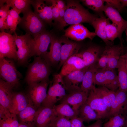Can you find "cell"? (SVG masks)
I'll list each match as a JSON object with an SVG mask.
<instances>
[{
	"instance_id": "836d02e7",
	"label": "cell",
	"mask_w": 127,
	"mask_h": 127,
	"mask_svg": "<svg viewBox=\"0 0 127 127\" xmlns=\"http://www.w3.org/2000/svg\"><path fill=\"white\" fill-rule=\"evenodd\" d=\"M103 70L107 80V85L106 87L111 90L115 91L119 88L118 75L114 70L107 69Z\"/></svg>"
},
{
	"instance_id": "603a6c76",
	"label": "cell",
	"mask_w": 127,
	"mask_h": 127,
	"mask_svg": "<svg viewBox=\"0 0 127 127\" xmlns=\"http://www.w3.org/2000/svg\"><path fill=\"white\" fill-rule=\"evenodd\" d=\"M13 87L0 79V105L8 110L14 92Z\"/></svg>"
},
{
	"instance_id": "8992f818",
	"label": "cell",
	"mask_w": 127,
	"mask_h": 127,
	"mask_svg": "<svg viewBox=\"0 0 127 127\" xmlns=\"http://www.w3.org/2000/svg\"><path fill=\"white\" fill-rule=\"evenodd\" d=\"M15 41L17 48V61L18 64L23 65L30 57L31 46L33 38L27 33L20 36L16 33Z\"/></svg>"
},
{
	"instance_id": "b9f144b4",
	"label": "cell",
	"mask_w": 127,
	"mask_h": 127,
	"mask_svg": "<svg viewBox=\"0 0 127 127\" xmlns=\"http://www.w3.org/2000/svg\"><path fill=\"white\" fill-rule=\"evenodd\" d=\"M12 114L10 112L4 117L0 119V127H10Z\"/></svg>"
},
{
	"instance_id": "d4e9b609",
	"label": "cell",
	"mask_w": 127,
	"mask_h": 127,
	"mask_svg": "<svg viewBox=\"0 0 127 127\" xmlns=\"http://www.w3.org/2000/svg\"><path fill=\"white\" fill-rule=\"evenodd\" d=\"M98 69L96 63L88 67L85 73L80 87L82 91L89 92L95 86L94 85V76Z\"/></svg>"
},
{
	"instance_id": "f6af8a7d",
	"label": "cell",
	"mask_w": 127,
	"mask_h": 127,
	"mask_svg": "<svg viewBox=\"0 0 127 127\" xmlns=\"http://www.w3.org/2000/svg\"><path fill=\"white\" fill-rule=\"evenodd\" d=\"M71 127H85L83 121L79 116L70 119Z\"/></svg>"
},
{
	"instance_id": "1f68e13d",
	"label": "cell",
	"mask_w": 127,
	"mask_h": 127,
	"mask_svg": "<svg viewBox=\"0 0 127 127\" xmlns=\"http://www.w3.org/2000/svg\"><path fill=\"white\" fill-rule=\"evenodd\" d=\"M5 3L20 14L23 13L30 8L31 0H5Z\"/></svg>"
},
{
	"instance_id": "f35d334b",
	"label": "cell",
	"mask_w": 127,
	"mask_h": 127,
	"mask_svg": "<svg viewBox=\"0 0 127 127\" xmlns=\"http://www.w3.org/2000/svg\"><path fill=\"white\" fill-rule=\"evenodd\" d=\"M94 84L106 87L107 80L103 69L98 68L94 76Z\"/></svg>"
},
{
	"instance_id": "8d00e7d4",
	"label": "cell",
	"mask_w": 127,
	"mask_h": 127,
	"mask_svg": "<svg viewBox=\"0 0 127 127\" xmlns=\"http://www.w3.org/2000/svg\"><path fill=\"white\" fill-rule=\"evenodd\" d=\"M125 121L121 114L110 117L109 120L103 125L104 127H123Z\"/></svg>"
},
{
	"instance_id": "d6986e66",
	"label": "cell",
	"mask_w": 127,
	"mask_h": 127,
	"mask_svg": "<svg viewBox=\"0 0 127 127\" xmlns=\"http://www.w3.org/2000/svg\"><path fill=\"white\" fill-rule=\"evenodd\" d=\"M62 45L60 60L59 67L62 66L66 61L73 55L77 53L80 46L76 43L71 41L67 38L60 39Z\"/></svg>"
},
{
	"instance_id": "2e32d148",
	"label": "cell",
	"mask_w": 127,
	"mask_h": 127,
	"mask_svg": "<svg viewBox=\"0 0 127 127\" xmlns=\"http://www.w3.org/2000/svg\"><path fill=\"white\" fill-rule=\"evenodd\" d=\"M103 51L100 46L94 45L75 54L82 59L86 67H88L97 63Z\"/></svg>"
},
{
	"instance_id": "5bb4252c",
	"label": "cell",
	"mask_w": 127,
	"mask_h": 127,
	"mask_svg": "<svg viewBox=\"0 0 127 127\" xmlns=\"http://www.w3.org/2000/svg\"><path fill=\"white\" fill-rule=\"evenodd\" d=\"M56 116L53 107L41 106L37 109L33 124L35 127H48Z\"/></svg>"
},
{
	"instance_id": "74e56055",
	"label": "cell",
	"mask_w": 127,
	"mask_h": 127,
	"mask_svg": "<svg viewBox=\"0 0 127 127\" xmlns=\"http://www.w3.org/2000/svg\"><path fill=\"white\" fill-rule=\"evenodd\" d=\"M48 127H71V126L70 119L56 116L52 121Z\"/></svg>"
},
{
	"instance_id": "11a10c76",
	"label": "cell",
	"mask_w": 127,
	"mask_h": 127,
	"mask_svg": "<svg viewBox=\"0 0 127 127\" xmlns=\"http://www.w3.org/2000/svg\"><path fill=\"white\" fill-rule=\"evenodd\" d=\"M123 127H127V115L126 119H125V122Z\"/></svg>"
},
{
	"instance_id": "5b68a950",
	"label": "cell",
	"mask_w": 127,
	"mask_h": 127,
	"mask_svg": "<svg viewBox=\"0 0 127 127\" xmlns=\"http://www.w3.org/2000/svg\"><path fill=\"white\" fill-rule=\"evenodd\" d=\"M16 33L12 35L4 31L0 32V59L7 57L17 60Z\"/></svg>"
},
{
	"instance_id": "d590c367",
	"label": "cell",
	"mask_w": 127,
	"mask_h": 127,
	"mask_svg": "<svg viewBox=\"0 0 127 127\" xmlns=\"http://www.w3.org/2000/svg\"><path fill=\"white\" fill-rule=\"evenodd\" d=\"M107 18L106 27V32L108 40L111 42L113 41L117 38H118L119 33L117 27L112 23H111Z\"/></svg>"
},
{
	"instance_id": "7bdbcfd3",
	"label": "cell",
	"mask_w": 127,
	"mask_h": 127,
	"mask_svg": "<svg viewBox=\"0 0 127 127\" xmlns=\"http://www.w3.org/2000/svg\"><path fill=\"white\" fill-rule=\"evenodd\" d=\"M6 22L7 30L9 29V33L11 34L16 33V28L15 27L12 17L9 14H8L6 20Z\"/></svg>"
},
{
	"instance_id": "681fc988",
	"label": "cell",
	"mask_w": 127,
	"mask_h": 127,
	"mask_svg": "<svg viewBox=\"0 0 127 127\" xmlns=\"http://www.w3.org/2000/svg\"><path fill=\"white\" fill-rule=\"evenodd\" d=\"M102 122L101 119H99L93 123L85 127H102Z\"/></svg>"
},
{
	"instance_id": "44dd1931",
	"label": "cell",
	"mask_w": 127,
	"mask_h": 127,
	"mask_svg": "<svg viewBox=\"0 0 127 127\" xmlns=\"http://www.w3.org/2000/svg\"><path fill=\"white\" fill-rule=\"evenodd\" d=\"M62 66L59 74L63 77L71 72L86 67L82 59L75 54L69 57Z\"/></svg>"
},
{
	"instance_id": "d6a6232c",
	"label": "cell",
	"mask_w": 127,
	"mask_h": 127,
	"mask_svg": "<svg viewBox=\"0 0 127 127\" xmlns=\"http://www.w3.org/2000/svg\"><path fill=\"white\" fill-rule=\"evenodd\" d=\"M81 1L85 6L97 13L100 17L104 16V0H83Z\"/></svg>"
},
{
	"instance_id": "ac0fdd59",
	"label": "cell",
	"mask_w": 127,
	"mask_h": 127,
	"mask_svg": "<svg viewBox=\"0 0 127 127\" xmlns=\"http://www.w3.org/2000/svg\"><path fill=\"white\" fill-rule=\"evenodd\" d=\"M30 102L27 94L21 92H14L8 110L11 113L17 115L25 108Z\"/></svg>"
},
{
	"instance_id": "4fadbf2b",
	"label": "cell",
	"mask_w": 127,
	"mask_h": 127,
	"mask_svg": "<svg viewBox=\"0 0 127 127\" xmlns=\"http://www.w3.org/2000/svg\"><path fill=\"white\" fill-rule=\"evenodd\" d=\"M88 67L73 71L63 77L62 85L66 90L70 92L81 90L78 85L82 82Z\"/></svg>"
},
{
	"instance_id": "30bf717a",
	"label": "cell",
	"mask_w": 127,
	"mask_h": 127,
	"mask_svg": "<svg viewBox=\"0 0 127 127\" xmlns=\"http://www.w3.org/2000/svg\"><path fill=\"white\" fill-rule=\"evenodd\" d=\"M95 88V86L89 92L86 102L97 114L101 119L108 117L109 110L96 93Z\"/></svg>"
},
{
	"instance_id": "db71d44e",
	"label": "cell",
	"mask_w": 127,
	"mask_h": 127,
	"mask_svg": "<svg viewBox=\"0 0 127 127\" xmlns=\"http://www.w3.org/2000/svg\"><path fill=\"white\" fill-rule=\"evenodd\" d=\"M122 8L127 7V0H120Z\"/></svg>"
},
{
	"instance_id": "7a4b0ae2",
	"label": "cell",
	"mask_w": 127,
	"mask_h": 127,
	"mask_svg": "<svg viewBox=\"0 0 127 127\" xmlns=\"http://www.w3.org/2000/svg\"><path fill=\"white\" fill-rule=\"evenodd\" d=\"M50 64L44 57H35L29 65L25 78L28 85L42 81H49Z\"/></svg>"
},
{
	"instance_id": "9a60e30c",
	"label": "cell",
	"mask_w": 127,
	"mask_h": 127,
	"mask_svg": "<svg viewBox=\"0 0 127 127\" xmlns=\"http://www.w3.org/2000/svg\"><path fill=\"white\" fill-rule=\"evenodd\" d=\"M88 92L81 90L72 91L66 95L60 101V103L67 104L72 106L74 110H79L81 107L86 101Z\"/></svg>"
},
{
	"instance_id": "f907efd6",
	"label": "cell",
	"mask_w": 127,
	"mask_h": 127,
	"mask_svg": "<svg viewBox=\"0 0 127 127\" xmlns=\"http://www.w3.org/2000/svg\"><path fill=\"white\" fill-rule=\"evenodd\" d=\"M18 127H35L33 123H20Z\"/></svg>"
},
{
	"instance_id": "f546056e",
	"label": "cell",
	"mask_w": 127,
	"mask_h": 127,
	"mask_svg": "<svg viewBox=\"0 0 127 127\" xmlns=\"http://www.w3.org/2000/svg\"><path fill=\"white\" fill-rule=\"evenodd\" d=\"M117 68L118 72L119 89L127 92V71L123 55L120 57Z\"/></svg>"
},
{
	"instance_id": "c3c4849f",
	"label": "cell",
	"mask_w": 127,
	"mask_h": 127,
	"mask_svg": "<svg viewBox=\"0 0 127 127\" xmlns=\"http://www.w3.org/2000/svg\"><path fill=\"white\" fill-rule=\"evenodd\" d=\"M59 9H66V5L64 2L62 0H55Z\"/></svg>"
},
{
	"instance_id": "ee69618b",
	"label": "cell",
	"mask_w": 127,
	"mask_h": 127,
	"mask_svg": "<svg viewBox=\"0 0 127 127\" xmlns=\"http://www.w3.org/2000/svg\"><path fill=\"white\" fill-rule=\"evenodd\" d=\"M8 14L12 17L15 27L16 28L17 25L19 24L21 18L19 16V14L14 9L12 8L10 10Z\"/></svg>"
},
{
	"instance_id": "ba28073f",
	"label": "cell",
	"mask_w": 127,
	"mask_h": 127,
	"mask_svg": "<svg viewBox=\"0 0 127 127\" xmlns=\"http://www.w3.org/2000/svg\"><path fill=\"white\" fill-rule=\"evenodd\" d=\"M52 35L45 30L33 38L31 46L30 57H44L51 43Z\"/></svg>"
},
{
	"instance_id": "e575fe53",
	"label": "cell",
	"mask_w": 127,
	"mask_h": 127,
	"mask_svg": "<svg viewBox=\"0 0 127 127\" xmlns=\"http://www.w3.org/2000/svg\"><path fill=\"white\" fill-rule=\"evenodd\" d=\"M110 46H106L103 52L96 64L98 68L103 69H107L109 61Z\"/></svg>"
},
{
	"instance_id": "277c9868",
	"label": "cell",
	"mask_w": 127,
	"mask_h": 127,
	"mask_svg": "<svg viewBox=\"0 0 127 127\" xmlns=\"http://www.w3.org/2000/svg\"><path fill=\"white\" fill-rule=\"evenodd\" d=\"M20 75L13 62L5 58L0 59V78L11 85L14 89L20 85Z\"/></svg>"
},
{
	"instance_id": "cb8c5ba5",
	"label": "cell",
	"mask_w": 127,
	"mask_h": 127,
	"mask_svg": "<svg viewBox=\"0 0 127 127\" xmlns=\"http://www.w3.org/2000/svg\"><path fill=\"white\" fill-rule=\"evenodd\" d=\"M107 18L104 16L95 18L91 25L95 29V33L96 36L100 38L104 42L107 46L112 45L111 42L108 40L107 37L106 27Z\"/></svg>"
},
{
	"instance_id": "e0dca14e",
	"label": "cell",
	"mask_w": 127,
	"mask_h": 127,
	"mask_svg": "<svg viewBox=\"0 0 127 127\" xmlns=\"http://www.w3.org/2000/svg\"><path fill=\"white\" fill-rule=\"evenodd\" d=\"M31 4L37 16L44 22L52 24L53 19L51 6L47 5L43 0H31Z\"/></svg>"
},
{
	"instance_id": "83f0119b",
	"label": "cell",
	"mask_w": 127,
	"mask_h": 127,
	"mask_svg": "<svg viewBox=\"0 0 127 127\" xmlns=\"http://www.w3.org/2000/svg\"><path fill=\"white\" fill-rule=\"evenodd\" d=\"M109 58L107 69L114 70L117 68L120 57L122 55L123 48L122 45L110 46Z\"/></svg>"
},
{
	"instance_id": "60d3db41",
	"label": "cell",
	"mask_w": 127,
	"mask_h": 127,
	"mask_svg": "<svg viewBox=\"0 0 127 127\" xmlns=\"http://www.w3.org/2000/svg\"><path fill=\"white\" fill-rule=\"evenodd\" d=\"M50 1L52 4L50 6L52 9L53 20L55 23H58L59 19V9L55 0Z\"/></svg>"
},
{
	"instance_id": "ffe728a7",
	"label": "cell",
	"mask_w": 127,
	"mask_h": 127,
	"mask_svg": "<svg viewBox=\"0 0 127 127\" xmlns=\"http://www.w3.org/2000/svg\"><path fill=\"white\" fill-rule=\"evenodd\" d=\"M115 100L109 111L108 117L121 114L127 104V94L119 89L117 91Z\"/></svg>"
},
{
	"instance_id": "7402d4cb",
	"label": "cell",
	"mask_w": 127,
	"mask_h": 127,
	"mask_svg": "<svg viewBox=\"0 0 127 127\" xmlns=\"http://www.w3.org/2000/svg\"><path fill=\"white\" fill-rule=\"evenodd\" d=\"M50 44L49 51L43 57L50 65H55L59 63L60 60L62 44L60 39L52 35Z\"/></svg>"
},
{
	"instance_id": "9c48e42d",
	"label": "cell",
	"mask_w": 127,
	"mask_h": 127,
	"mask_svg": "<svg viewBox=\"0 0 127 127\" xmlns=\"http://www.w3.org/2000/svg\"><path fill=\"white\" fill-rule=\"evenodd\" d=\"M60 83L53 79L52 84L49 87L41 106L53 107L58 101H60L66 95V89Z\"/></svg>"
},
{
	"instance_id": "f5cc1de1",
	"label": "cell",
	"mask_w": 127,
	"mask_h": 127,
	"mask_svg": "<svg viewBox=\"0 0 127 127\" xmlns=\"http://www.w3.org/2000/svg\"><path fill=\"white\" fill-rule=\"evenodd\" d=\"M123 55L124 58L125 66L127 71V49L125 53Z\"/></svg>"
},
{
	"instance_id": "3957f363",
	"label": "cell",
	"mask_w": 127,
	"mask_h": 127,
	"mask_svg": "<svg viewBox=\"0 0 127 127\" xmlns=\"http://www.w3.org/2000/svg\"><path fill=\"white\" fill-rule=\"evenodd\" d=\"M23 14L19 25L33 38L45 31L44 22L34 13L31 8Z\"/></svg>"
},
{
	"instance_id": "9f6ffc18",
	"label": "cell",
	"mask_w": 127,
	"mask_h": 127,
	"mask_svg": "<svg viewBox=\"0 0 127 127\" xmlns=\"http://www.w3.org/2000/svg\"><path fill=\"white\" fill-rule=\"evenodd\" d=\"M125 31H126V36L127 37V28L126 30Z\"/></svg>"
},
{
	"instance_id": "816d5d0a",
	"label": "cell",
	"mask_w": 127,
	"mask_h": 127,
	"mask_svg": "<svg viewBox=\"0 0 127 127\" xmlns=\"http://www.w3.org/2000/svg\"><path fill=\"white\" fill-rule=\"evenodd\" d=\"M66 9H61L59 10V22L58 23L61 21L63 19L65 14Z\"/></svg>"
},
{
	"instance_id": "8fae6325",
	"label": "cell",
	"mask_w": 127,
	"mask_h": 127,
	"mask_svg": "<svg viewBox=\"0 0 127 127\" xmlns=\"http://www.w3.org/2000/svg\"><path fill=\"white\" fill-rule=\"evenodd\" d=\"M64 36L77 41H81L88 38L92 40L96 35L81 24L72 25L64 31Z\"/></svg>"
},
{
	"instance_id": "bcb514c9",
	"label": "cell",
	"mask_w": 127,
	"mask_h": 127,
	"mask_svg": "<svg viewBox=\"0 0 127 127\" xmlns=\"http://www.w3.org/2000/svg\"><path fill=\"white\" fill-rule=\"evenodd\" d=\"M105 3H106L112 6L119 12L122 10L120 0H104Z\"/></svg>"
},
{
	"instance_id": "4316f807",
	"label": "cell",
	"mask_w": 127,
	"mask_h": 127,
	"mask_svg": "<svg viewBox=\"0 0 127 127\" xmlns=\"http://www.w3.org/2000/svg\"><path fill=\"white\" fill-rule=\"evenodd\" d=\"M37 110L30 100L28 106L16 115L20 123H33Z\"/></svg>"
},
{
	"instance_id": "f1b7e54d",
	"label": "cell",
	"mask_w": 127,
	"mask_h": 127,
	"mask_svg": "<svg viewBox=\"0 0 127 127\" xmlns=\"http://www.w3.org/2000/svg\"><path fill=\"white\" fill-rule=\"evenodd\" d=\"M78 116L83 122H87L101 119L97 114L87 103L86 101L80 107Z\"/></svg>"
},
{
	"instance_id": "484cf974",
	"label": "cell",
	"mask_w": 127,
	"mask_h": 127,
	"mask_svg": "<svg viewBox=\"0 0 127 127\" xmlns=\"http://www.w3.org/2000/svg\"><path fill=\"white\" fill-rule=\"evenodd\" d=\"M53 107L56 116L64 117L69 119L79 116V110H74L67 104L60 103L55 105Z\"/></svg>"
},
{
	"instance_id": "52a82bcc",
	"label": "cell",
	"mask_w": 127,
	"mask_h": 127,
	"mask_svg": "<svg viewBox=\"0 0 127 127\" xmlns=\"http://www.w3.org/2000/svg\"><path fill=\"white\" fill-rule=\"evenodd\" d=\"M49 81H44L28 86L27 94L33 105L38 109L41 105L47 94Z\"/></svg>"
},
{
	"instance_id": "6da1fadb",
	"label": "cell",
	"mask_w": 127,
	"mask_h": 127,
	"mask_svg": "<svg viewBox=\"0 0 127 127\" xmlns=\"http://www.w3.org/2000/svg\"><path fill=\"white\" fill-rule=\"evenodd\" d=\"M64 15L62 20L58 23V27L61 30L69 25L83 23L91 24L93 20L98 17L90 13L84 8L79 1L68 0Z\"/></svg>"
},
{
	"instance_id": "ab89813d",
	"label": "cell",
	"mask_w": 127,
	"mask_h": 127,
	"mask_svg": "<svg viewBox=\"0 0 127 127\" xmlns=\"http://www.w3.org/2000/svg\"><path fill=\"white\" fill-rule=\"evenodd\" d=\"M5 3V0H0V18L5 21L10 7L6 3L4 4Z\"/></svg>"
},
{
	"instance_id": "7c38bea8",
	"label": "cell",
	"mask_w": 127,
	"mask_h": 127,
	"mask_svg": "<svg viewBox=\"0 0 127 127\" xmlns=\"http://www.w3.org/2000/svg\"><path fill=\"white\" fill-rule=\"evenodd\" d=\"M103 12L107 18L117 28L119 33V38L121 42L122 34L127 28V20L123 19L116 9L106 3Z\"/></svg>"
},
{
	"instance_id": "4dcf8cb0",
	"label": "cell",
	"mask_w": 127,
	"mask_h": 127,
	"mask_svg": "<svg viewBox=\"0 0 127 127\" xmlns=\"http://www.w3.org/2000/svg\"><path fill=\"white\" fill-rule=\"evenodd\" d=\"M95 89L96 93L102 99L109 111L115 100L116 91L111 90L103 86L96 87Z\"/></svg>"
},
{
	"instance_id": "7dc6e473",
	"label": "cell",
	"mask_w": 127,
	"mask_h": 127,
	"mask_svg": "<svg viewBox=\"0 0 127 127\" xmlns=\"http://www.w3.org/2000/svg\"><path fill=\"white\" fill-rule=\"evenodd\" d=\"M10 127H18L20 124L17 115L12 114Z\"/></svg>"
}]
</instances>
